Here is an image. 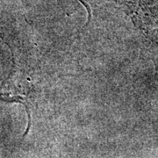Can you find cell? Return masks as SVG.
Masks as SVG:
<instances>
[{"label": "cell", "mask_w": 158, "mask_h": 158, "mask_svg": "<svg viewBox=\"0 0 158 158\" xmlns=\"http://www.w3.org/2000/svg\"><path fill=\"white\" fill-rule=\"evenodd\" d=\"M80 1H81V2H82L83 4H84V2H83V0H80ZM84 5H85V4H84Z\"/></svg>", "instance_id": "cell-2"}, {"label": "cell", "mask_w": 158, "mask_h": 158, "mask_svg": "<svg viewBox=\"0 0 158 158\" xmlns=\"http://www.w3.org/2000/svg\"><path fill=\"white\" fill-rule=\"evenodd\" d=\"M18 74L11 71L10 76L0 85V99L7 102H23L27 95L24 86L18 79Z\"/></svg>", "instance_id": "cell-1"}]
</instances>
